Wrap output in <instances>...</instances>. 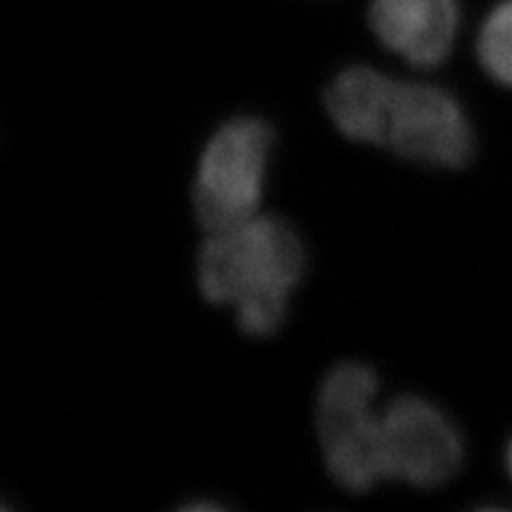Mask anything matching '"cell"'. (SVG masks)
I'll list each match as a JSON object with an SVG mask.
<instances>
[{"mask_svg":"<svg viewBox=\"0 0 512 512\" xmlns=\"http://www.w3.org/2000/svg\"><path fill=\"white\" fill-rule=\"evenodd\" d=\"M303 271L306 248L297 231L286 220L263 214L207 235L197 259L203 297L216 306H233L239 329L254 338L284 325L288 297Z\"/></svg>","mask_w":512,"mask_h":512,"instance_id":"obj_1","label":"cell"},{"mask_svg":"<svg viewBox=\"0 0 512 512\" xmlns=\"http://www.w3.org/2000/svg\"><path fill=\"white\" fill-rule=\"evenodd\" d=\"M376 395L372 367L346 361L325 376L316 397V429L327 470L335 483L355 493L384 480Z\"/></svg>","mask_w":512,"mask_h":512,"instance_id":"obj_2","label":"cell"},{"mask_svg":"<svg viewBox=\"0 0 512 512\" xmlns=\"http://www.w3.org/2000/svg\"><path fill=\"white\" fill-rule=\"evenodd\" d=\"M271 128L259 118H235L207 141L192 203L205 233H220L259 214L271 152Z\"/></svg>","mask_w":512,"mask_h":512,"instance_id":"obj_3","label":"cell"},{"mask_svg":"<svg viewBox=\"0 0 512 512\" xmlns=\"http://www.w3.org/2000/svg\"><path fill=\"white\" fill-rule=\"evenodd\" d=\"M380 448L384 480L416 489L444 485L463 463L457 425L419 395H399L380 408Z\"/></svg>","mask_w":512,"mask_h":512,"instance_id":"obj_4","label":"cell"},{"mask_svg":"<svg viewBox=\"0 0 512 512\" xmlns=\"http://www.w3.org/2000/svg\"><path fill=\"white\" fill-rule=\"evenodd\" d=\"M384 148L414 163L459 169L474 152V133L451 92L431 84L397 82Z\"/></svg>","mask_w":512,"mask_h":512,"instance_id":"obj_5","label":"cell"},{"mask_svg":"<svg viewBox=\"0 0 512 512\" xmlns=\"http://www.w3.org/2000/svg\"><path fill=\"white\" fill-rule=\"evenodd\" d=\"M378 41L414 67H436L451 54L459 30L457 0H372Z\"/></svg>","mask_w":512,"mask_h":512,"instance_id":"obj_6","label":"cell"},{"mask_svg":"<svg viewBox=\"0 0 512 512\" xmlns=\"http://www.w3.org/2000/svg\"><path fill=\"white\" fill-rule=\"evenodd\" d=\"M397 79L372 67H350L333 79L325 105L333 124L352 141L384 146Z\"/></svg>","mask_w":512,"mask_h":512,"instance_id":"obj_7","label":"cell"},{"mask_svg":"<svg viewBox=\"0 0 512 512\" xmlns=\"http://www.w3.org/2000/svg\"><path fill=\"white\" fill-rule=\"evenodd\" d=\"M478 60L493 82L512 88V0H502L480 28Z\"/></svg>","mask_w":512,"mask_h":512,"instance_id":"obj_8","label":"cell"},{"mask_svg":"<svg viewBox=\"0 0 512 512\" xmlns=\"http://www.w3.org/2000/svg\"><path fill=\"white\" fill-rule=\"evenodd\" d=\"M506 470H508V474H510V478H512V440H510V444L506 446Z\"/></svg>","mask_w":512,"mask_h":512,"instance_id":"obj_9","label":"cell"}]
</instances>
